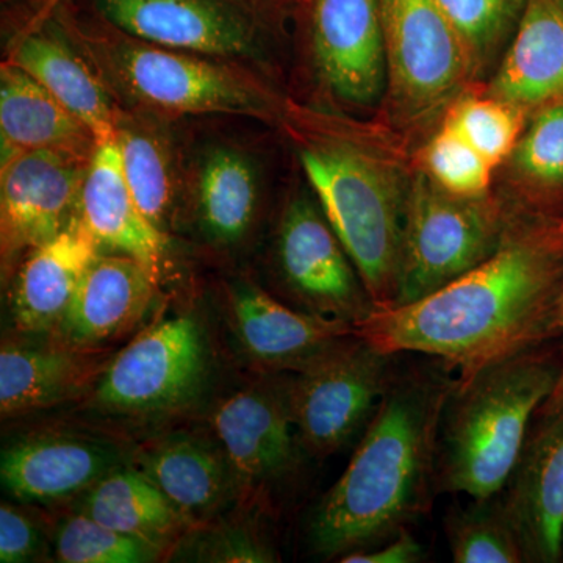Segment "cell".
Wrapping results in <instances>:
<instances>
[{
  "label": "cell",
  "mask_w": 563,
  "mask_h": 563,
  "mask_svg": "<svg viewBox=\"0 0 563 563\" xmlns=\"http://www.w3.org/2000/svg\"><path fill=\"white\" fill-rule=\"evenodd\" d=\"M563 214L521 211L498 250L439 290L376 309L355 333L377 350L429 355L465 380L561 333Z\"/></svg>",
  "instance_id": "cell-1"
},
{
  "label": "cell",
  "mask_w": 563,
  "mask_h": 563,
  "mask_svg": "<svg viewBox=\"0 0 563 563\" xmlns=\"http://www.w3.org/2000/svg\"><path fill=\"white\" fill-rule=\"evenodd\" d=\"M454 384L439 372L395 373L350 465L314 510V553L340 561L387 542L424 514Z\"/></svg>",
  "instance_id": "cell-2"
},
{
  "label": "cell",
  "mask_w": 563,
  "mask_h": 563,
  "mask_svg": "<svg viewBox=\"0 0 563 563\" xmlns=\"http://www.w3.org/2000/svg\"><path fill=\"white\" fill-rule=\"evenodd\" d=\"M559 368L539 347L455 380L440 429V490L472 499L503 493Z\"/></svg>",
  "instance_id": "cell-3"
},
{
  "label": "cell",
  "mask_w": 563,
  "mask_h": 563,
  "mask_svg": "<svg viewBox=\"0 0 563 563\" xmlns=\"http://www.w3.org/2000/svg\"><path fill=\"white\" fill-rule=\"evenodd\" d=\"M301 165L376 309L393 306L410 187L398 166L347 141L306 147Z\"/></svg>",
  "instance_id": "cell-4"
},
{
  "label": "cell",
  "mask_w": 563,
  "mask_h": 563,
  "mask_svg": "<svg viewBox=\"0 0 563 563\" xmlns=\"http://www.w3.org/2000/svg\"><path fill=\"white\" fill-rule=\"evenodd\" d=\"M520 213L507 210L488 195H451L428 174L418 173L407 196L398 292L393 306L424 298L490 257Z\"/></svg>",
  "instance_id": "cell-5"
},
{
  "label": "cell",
  "mask_w": 563,
  "mask_h": 563,
  "mask_svg": "<svg viewBox=\"0 0 563 563\" xmlns=\"http://www.w3.org/2000/svg\"><path fill=\"white\" fill-rule=\"evenodd\" d=\"M395 357L354 333L292 373V421L307 453L328 457L365 432L395 376Z\"/></svg>",
  "instance_id": "cell-6"
},
{
  "label": "cell",
  "mask_w": 563,
  "mask_h": 563,
  "mask_svg": "<svg viewBox=\"0 0 563 563\" xmlns=\"http://www.w3.org/2000/svg\"><path fill=\"white\" fill-rule=\"evenodd\" d=\"M99 52L111 81L143 109L165 114L272 113V101L255 81L188 52L128 35L102 44Z\"/></svg>",
  "instance_id": "cell-7"
},
{
  "label": "cell",
  "mask_w": 563,
  "mask_h": 563,
  "mask_svg": "<svg viewBox=\"0 0 563 563\" xmlns=\"http://www.w3.org/2000/svg\"><path fill=\"white\" fill-rule=\"evenodd\" d=\"M207 374L209 350L201 325L177 314L154 322L103 366L92 404L117 417H165L199 398Z\"/></svg>",
  "instance_id": "cell-8"
},
{
  "label": "cell",
  "mask_w": 563,
  "mask_h": 563,
  "mask_svg": "<svg viewBox=\"0 0 563 563\" xmlns=\"http://www.w3.org/2000/svg\"><path fill=\"white\" fill-rule=\"evenodd\" d=\"M387 84L407 120H422L455 98L474 62L437 0H383Z\"/></svg>",
  "instance_id": "cell-9"
},
{
  "label": "cell",
  "mask_w": 563,
  "mask_h": 563,
  "mask_svg": "<svg viewBox=\"0 0 563 563\" xmlns=\"http://www.w3.org/2000/svg\"><path fill=\"white\" fill-rule=\"evenodd\" d=\"M91 158V157H90ZM90 158L65 151H25L2 162L0 244L3 274L79 217Z\"/></svg>",
  "instance_id": "cell-10"
},
{
  "label": "cell",
  "mask_w": 563,
  "mask_h": 563,
  "mask_svg": "<svg viewBox=\"0 0 563 563\" xmlns=\"http://www.w3.org/2000/svg\"><path fill=\"white\" fill-rule=\"evenodd\" d=\"M277 262L303 312L355 325L376 310L368 288L321 207L295 199L277 233Z\"/></svg>",
  "instance_id": "cell-11"
},
{
  "label": "cell",
  "mask_w": 563,
  "mask_h": 563,
  "mask_svg": "<svg viewBox=\"0 0 563 563\" xmlns=\"http://www.w3.org/2000/svg\"><path fill=\"white\" fill-rule=\"evenodd\" d=\"M213 428L240 487L255 496L290 479L306 451L285 377H266L222 401Z\"/></svg>",
  "instance_id": "cell-12"
},
{
  "label": "cell",
  "mask_w": 563,
  "mask_h": 563,
  "mask_svg": "<svg viewBox=\"0 0 563 563\" xmlns=\"http://www.w3.org/2000/svg\"><path fill=\"white\" fill-rule=\"evenodd\" d=\"M111 27L131 38L188 54H257L254 20L243 0H96Z\"/></svg>",
  "instance_id": "cell-13"
},
{
  "label": "cell",
  "mask_w": 563,
  "mask_h": 563,
  "mask_svg": "<svg viewBox=\"0 0 563 563\" xmlns=\"http://www.w3.org/2000/svg\"><path fill=\"white\" fill-rule=\"evenodd\" d=\"M314 60L329 90L369 106L387 84L383 0H314Z\"/></svg>",
  "instance_id": "cell-14"
},
{
  "label": "cell",
  "mask_w": 563,
  "mask_h": 563,
  "mask_svg": "<svg viewBox=\"0 0 563 563\" xmlns=\"http://www.w3.org/2000/svg\"><path fill=\"white\" fill-rule=\"evenodd\" d=\"M124 466L117 444L77 433H41L2 451L3 490L21 503H58Z\"/></svg>",
  "instance_id": "cell-15"
},
{
  "label": "cell",
  "mask_w": 563,
  "mask_h": 563,
  "mask_svg": "<svg viewBox=\"0 0 563 563\" xmlns=\"http://www.w3.org/2000/svg\"><path fill=\"white\" fill-rule=\"evenodd\" d=\"M501 493L526 562L563 559V407L543 415Z\"/></svg>",
  "instance_id": "cell-16"
},
{
  "label": "cell",
  "mask_w": 563,
  "mask_h": 563,
  "mask_svg": "<svg viewBox=\"0 0 563 563\" xmlns=\"http://www.w3.org/2000/svg\"><path fill=\"white\" fill-rule=\"evenodd\" d=\"M236 342L246 357L268 373H296L333 344L354 335V325L290 309L254 284H239L229 296Z\"/></svg>",
  "instance_id": "cell-17"
},
{
  "label": "cell",
  "mask_w": 563,
  "mask_h": 563,
  "mask_svg": "<svg viewBox=\"0 0 563 563\" xmlns=\"http://www.w3.org/2000/svg\"><path fill=\"white\" fill-rule=\"evenodd\" d=\"M158 280L129 255H98L57 328L68 346L98 350L132 331L154 301Z\"/></svg>",
  "instance_id": "cell-18"
},
{
  "label": "cell",
  "mask_w": 563,
  "mask_h": 563,
  "mask_svg": "<svg viewBox=\"0 0 563 563\" xmlns=\"http://www.w3.org/2000/svg\"><path fill=\"white\" fill-rule=\"evenodd\" d=\"M79 218L99 246L135 258L161 279L166 236L133 198L114 136L99 141L92 152L81 187Z\"/></svg>",
  "instance_id": "cell-19"
},
{
  "label": "cell",
  "mask_w": 563,
  "mask_h": 563,
  "mask_svg": "<svg viewBox=\"0 0 563 563\" xmlns=\"http://www.w3.org/2000/svg\"><path fill=\"white\" fill-rule=\"evenodd\" d=\"M99 250L101 246L77 217L65 231L32 251L11 284L14 328L22 333L57 331Z\"/></svg>",
  "instance_id": "cell-20"
},
{
  "label": "cell",
  "mask_w": 563,
  "mask_h": 563,
  "mask_svg": "<svg viewBox=\"0 0 563 563\" xmlns=\"http://www.w3.org/2000/svg\"><path fill=\"white\" fill-rule=\"evenodd\" d=\"M139 466L190 528L207 525L242 490L224 450L188 433L144 448Z\"/></svg>",
  "instance_id": "cell-21"
},
{
  "label": "cell",
  "mask_w": 563,
  "mask_h": 563,
  "mask_svg": "<svg viewBox=\"0 0 563 563\" xmlns=\"http://www.w3.org/2000/svg\"><path fill=\"white\" fill-rule=\"evenodd\" d=\"M488 95L523 111L563 102V9L555 0H525Z\"/></svg>",
  "instance_id": "cell-22"
},
{
  "label": "cell",
  "mask_w": 563,
  "mask_h": 563,
  "mask_svg": "<svg viewBox=\"0 0 563 563\" xmlns=\"http://www.w3.org/2000/svg\"><path fill=\"white\" fill-rule=\"evenodd\" d=\"M2 162L25 151L54 150L90 158L95 133L40 81L13 63L0 68Z\"/></svg>",
  "instance_id": "cell-23"
},
{
  "label": "cell",
  "mask_w": 563,
  "mask_h": 563,
  "mask_svg": "<svg viewBox=\"0 0 563 563\" xmlns=\"http://www.w3.org/2000/svg\"><path fill=\"white\" fill-rule=\"evenodd\" d=\"M98 350L68 344L27 346L3 342L0 351V412H36L74 398L101 374Z\"/></svg>",
  "instance_id": "cell-24"
},
{
  "label": "cell",
  "mask_w": 563,
  "mask_h": 563,
  "mask_svg": "<svg viewBox=\"0 0 563 563\" xmlns=\"http://www.w3.org/2000/svg\"><path fill=\"white\" fill-rule=\"evenodd\" d=\"M9 62L31 74L87 124L98 143L114 136L121 111L106 85L57 32L35 29L25 33L14 43Z\"/></svg>",
  "instance_id": "cell-25"
},
{
  "label": "cell",
  "mask_w": 563,
  "mask_h": 563,
  "mask_svg": "<svg viewBox=\"0 0 563 563\" xmlns=\"http://www.w3.org/2000/svg\"><path fill=\"white\" fill-rule=\"evenodd\" d=\"M81 514L165 550L190 525L140 468L114 470L84 493Z\"/></svg>",
  "instance_id": "cell-26"
},
{
  "label": "cell",
  "mask_w": 563,
  "mask_h": 563,
  "mask_svg": "<svg viewBox=\"0 0 563 563\" xmlns=\"http://www.w3.org/2000/svg\"><path fill=\"white\" fill-rule=\"evenodd\" d=\"M258 207V177L243 152L213 147L202 155L195 180V213L207 239L224 246L242 242Z\"/></svg>",
  "instance_id": "cell-27"
},
{
  "label": "cell",
  "mask_w": 563,
  "mask_h": 563,
  "mask_svg": "<svg viewBox=\"0 0 563 563\" xmlns=\"http://www.w3.org/2000/svg\"><path fill=\"white\" fill-rule=\"evenodd\" d=\"M114 140L133 198L144 217L165 233L177 192L168 139L154 122L121 111Z\"/></svg>",
  "instance_id": "cell-28"
},
{
  "label": "cell",
  "mask_w": 563,
  "mask_h": 563,
  "mask_svg": "<svg viewBox=\"0 0 563 563\" xmlns=\"http://www.w3.org/2000/svg\"><path fill=\"white\" fill-rule=\"evenodd\" d=\"M444 531L455 563L526 562L501 493L453 510L444 518Z\"/></svg>",
  "instance_id": "cell-29"
},
{
  "label": "cell",
  "mask_w": 563,
  "mask_h": 563,
  "mask_svg": "<svg viewBox=\"0 0 563 563\" xmlns=\"http://www.w3.org/2000/svg\"><path fill=\"white\" fill-rule=\"evenodd\" d=\"M54 554L65 563H150L158 561L163 550L80 512L66 517L55 529Z\"/></svg>",
  "instance_id": "cell-30"
},
{
  "label": "cell",
  "mask_w": 563,
  "mask_h": 563,
  "mask_svg": "<svg viewBox=\"0 0 563 563\" xmlns=\"http://www.w3.org/2000/svg\"><path fill=\"white\" fill-rule=\"evenodd\" d=\"M523 110L495 96H468L455 103L444 122L453 125L474 150L498 166L517 150L523 132Z\"/></svg>",
  "instance_id": "cell-31"
},
{
  "label": "cell",
  "mask_w": 563,
  "mask_h": 563,
  "mask_svg": "<svg viewBox=\"0 0 563 563\" xmlns=\"http://www.w3.org/2000/svg\"><path fill=\"white\" fill-rule=\"evenodd\" d=\"M422 165V172L439 187L462 198L488 195L496 168L448 122L426 146Z\"/></svg>",
  "instance_id": "cell-32"
},
{
  "label": "cell",
  "mask_w": 563,
  "mask_h": 563,
  "mask_svg": "<svg viewBox=\"0 0 563 563\" xmlns=\"http://www.w3.org/2000/svg\"><path fill=\"white\" fill-rule=\"evenodd\" d=\"M512 155L515 169L531 190H563V102L540 109Z\"/></svg>",
  "instance_id": "cell-33"
},
{
  "label": "cell",
  "mask_w": 563,
  "mask_h": 563,
  "mask_svg": "<svg viewBox=\"0 0 563 563\" xmlns=\"http://www.w3.org/2000/svg\"><path fill=\"white\" fill-rule=\"evenodd\" d=\"M468 47L474 66L501 43L507 31L520 21L525 0H437Z\"/></svg>",
  "instance_id": "cell-34"
},
{
  "label": "cell",
  "mask_w": 563,
  "mask_h": 563,
  "mask_svg": "<svg viewBox=\"0 0 563 563\" xmlns=\"http://www.w3.org/2000/svg\"><path fill=\"white\" fill-rule=\"evenodd\" d=\"M195 536L187 537L179 550L184 555L199 562H276L273 544L257 528L246 523L202 526Z\"/></svg>",
  "instance_id": "cell-35"
},
{
  "label": "cell",
  "mask_w": 563,
  "mask_h": 563,
  "mask_svg": "<svg viewBox=\"0 0 563 563\" xmlns=\"http://www.w3.org/2000/svg\"><path fill=\"white\" fill-rule=\"evenodd\" d=\"M44 548L46 540L43 529L31 515L3 503L0 506V562L38 561Z\"/></svg>",
  "instance_id": "cell-36"
},
{
  "label": "cell",
  "mask_w": 563,
  "mask_h": 563,
  "mask_svg": "<svg viewBox=\"0 0 563 563\" xmlns=\"http://www.w3.org/2000/svg\"><path fill=\"white\" fill-rule=\"evenodd\" d=\"M424 561L422 544L410 533L409 528L402 529L387 542L368 548V550L352 551L343 555V563H418Z\"/></svg>",
  "instance_id": "cell-37"
},
{
  "label": "cell",
  "mask_w": 563,
  "mask_h": 563,
  "mask_svg": "<svg viewBox=\"0 0 563 563\" xmlns=\"http://www.w3.org/2000/svg\"><path fill=\"white\" fill-rule=\"evenodd\" d=\"M559 328H561V335L563 340V291L561 299V320H559ZM563 355V352H562ZM563 407V357L561 363V368H559L558 383H555V387L553 393H551L550 399H548L547 404H544L543 409L540 410V415H550L558 412Z\"/></svg>",
  "instance_id": "cell-38"
},
{
  "label": "cell",
  "mask_w": 563,
  "mask_h": 563,
  "mask_svg": "<svg viewBox=\"0 0 563 563\" xmlns=\"http://www.w3.org/2000/svg\"><path fill=\"white\" fill-rule=\"evenodd\" d=\"M57 2H60V0H47V3H49V5H55V3Z\"/></svg>",
  "instance_id": "cell-39"
},
{
  "label": "cell",
  "mask_w": 563,
  "mask_h": 563,
  "mask_svg": "<svg viewBox=\"0 0 563 563\" xmlns=\"http://www.w3.org/2000/svg\"><path fill=\"white\" fill-rule=\"evenodd\" d=\"M555 2H558V3H559V5H561V7H562V9H563V0H555Z\"/></svg>",
  "instance_id": "cell-40"
}]
</instances>
